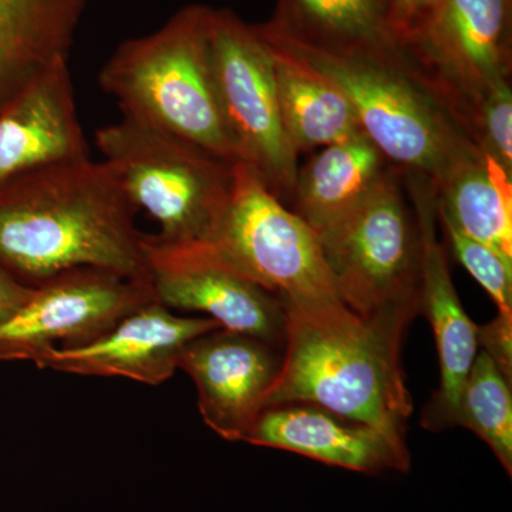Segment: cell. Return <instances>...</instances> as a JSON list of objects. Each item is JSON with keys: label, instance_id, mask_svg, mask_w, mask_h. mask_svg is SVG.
<instances>
[{"label": "cell", "instance_id": "1", "mask_svg": "<svg viewBox=\"0 0 512 512\" xmlns=\"http://www.w3.org/2000/svg\"><path fill=\"white\" fill-rule=\"evenodd\" d=\"M137 212L104 161L26 175L0 188V269L32 288L80 268L153 285Z\"/></svg>", "mask_w": 512, "mask_h": 512}, {"label": "cell", "instance_id": "2", "mask_svg": "<svg viewBox=\"0 0 512 512\" xmlns=\"http://www.w3.org/2000/svg\"><path fill=\"white\" fill-rule=\"evenodd\" d=\"M406 330L365 319L322 328L285 308L284 357L265 409L312 404L406 444L413 413L402 363Z\"/></svg>", "mask_w": 512, "mask_h": 512}, {"label": "cell", "instance_id": "3", "mask_svg": "<svg viewBox=\"0 0 512 512\" xmlns=\"http://www.w3.org/2000/svg\"><path fill=\"white\" fill-rule=\"evenodd\" d=\"M256 28L335 84L349 101L362 133L402 173L421 175L436 185L454 165L481 151L406 53L340 55L299 45L265 25Z\"/></svg>", "mask_w": 512, "mask_h": 512}, {"label": "cell", "instance_id": "4", "mask_svg": "<svg viewBox=\"0 0 512 512\" xmlns=\"http://www.w3.org/2000/svg\"><path fill=\"white\" fill-rule=\"evenodd\" d=\"M211 8L178 10L163 28L124 42L101 69V89L124 119L238 164L212 64Z\"/></svg>", "mask_w": 512, "mask_h": 512}, {"label": "cell", "instance_id": "5", "mask_svg": "<svg viewBox=\"0 0 512 512\" xmlns=\"http://www.w3.org/2000/svg\"><path fill=\"white\" fill-rule=\"evenodd\" d=\"M194 245L313 325L342 328L362 319L340 301L316 232L245 165H234V188L220 225L207 242Z\"/></svg>", "mask_w": 512, "mask_h": 512}, {"label": "cell", "instance_id": "6", "mask_svg": "<svg viewBox=\"0 0 512 512\" xmlns=\"http://www.w3.org/2000/svg\"><path fill=\"white\" fill-rule=\"evenodd\" d=\"M316 235L346 308L409 328L421 313V239L402 171L390 168L356 210Z\"/></svg>", "mask_w": 512, "mask_h": 512}, {"label": "cell", "instance_id": "7", "mask_svg": "<svg viewBox=\"0 0 512 512\" xmlns=\"http://www.w3.org/2000/svg\"><path fill=\"white\" fill-rule=\"evenodd\" d=\"M96 143L137 210L160 225L154 237L171 245L212 237L231 200L235 164L124 117L100 128Z\"/></svg>", "mask_w": 512, "mask_h": 512}, {"label": "cell", "instance_id": "8", "mask_svg": "<svg viewBox=\"0 0 512 512\" xmlns=\"http://www.w3.org/2000/svg\"><path fill=\"white\" fill-rule=\"evenodd\" d=\"M210 35L218 97L238 164L288 207L299 156L282 121L271 47L256 26L227 9H211Z\"/></svg>", "mask_w": 512, "mask_h": 512}, {"label": "cell", "instance_id": "9", "mask_svg": "<svg viewBox=\"0 0 512 512\" xmlns=\"http://www.w3.org/2000/svg\"><path fill=\"white\" fill-rule=\"evenodd\" d=\"M403 50L471 136L477 104L511 82L512 0H434Z\"/></svg>", "mask_w": 512, "mask_h": 512}, {"label": "cell", "instance_id": "10", "mask_svg": "<svg viewBox=\"0 0 512 512\" xmlns=\"http://www.w3.org/2000/svg\"><path fill=\"white\" fill-rule=\"evenodd\" d=\"M157 301L153 285L103 269L80 268L36 286L0 325V362H35L46 350L92 342L121 319Z\"/></svg>", "mask_w": 512, "mask_h": 512}, {"label": "cell", "instance_id": "11", "mask_svg": "<svg viewBox=\"0 0 512 512\" xmlns=\"http://www.w3.org/2000/svg\"><path fill=\"white\" fill-rule=\"evenodd\" d=\"M141 244L154 293L165 308L207 313L222 329L284 348L285 306L279 296L221 265L198 245L164 244L144 234Z\"/></svg>", "mask_w": 512, "mask_h": 512}, {"label": "cell", "instance_id": "12", "mask_svg": "<svg viewBox=\"0 0 512 512\" xmlns=\"http://www.w3.org/2000/svg\"><path fill=\"white\" fill-rule=\"evenodd\" d=\"M421 239V313L429 319L439 355L440 384L423 416L430 431L454 427L458 399L478 353V326L458 298L446 249L437 239L436 191L421 175L404 174Z\"/></svg>", "mask_w": 512, "mask_h": 512}, {"label": "cell", "instance_id": "13", "mask_svg": "<svg viewBox=\"0 0 512 512\" xmlns=\"http://www.w3.org/2000/svg\"><path fill=\"white\" fill-rule=\"evenodd\" d=\"M217 329V320L177 316L154 301L92 342L46 350L33 363L69 375L123 377L158 386L175 375L181 352L192 339Z\"/></svg>", "mask_w": 512, "mask_h": 512}, {"label": "cell", "instance_id": "14", "mask_svg": "<svg viewBox=\"0 0 512 512\" xmlns=\"http://www.w3.org/2000/svg\"><path fill=\"white\" fill-rule=\"evenodd\" d=\"M279 363L274 346L221 328L192 339L178 370L195 384L204 423L221 439L237 443L264 412Z\"/></svg>", "mask_w": 512, "mask_h": 512}, {"label": "cell", "instance_id": "15", "mask_svg": "<svg viewBox=\"0 0 512 512\" xmlns=\"http://www.w3.org/2000/svg\"><path fill=\"white\" fill-rule=\"evenodd\" d=\"M89 158L69 62L37 77L0 110V188L26 175Z\"/></svg>", "mask_w": 512, "mask_h": 512}, {"label": "cell", "instance_id": "16", "mask_svg": "<svg viewBox=\"0 0 512 512\" xmlns=\"http://www.w3.org/2000/svg\"><path fill=\"white\" fill-rule=\"evenodd\" d=\"M244 443L278 448L356 473H406L407 444L312 404H282L259 414Z\"/></svg>", "mask_w": 512, "mask_h": 512}, {"label": "cell", "instance_id": "17", "mask_svg": "<svg viewBox=\"0 0 512 512\" xmlns=\"http://www.w3.org/2000/svg\"><path fill=\"white\" fill-rule=\"evenodd\" d=\"M86 0H0V110L69 62Z\"/></svg>", "mask_w": 512, "mask_h": 512}, {"label": "cell", "instance_id": "18", "mask_svg": "<svg viewBox=\"0 0 512 512\" xmlns=\"http://www.w3.org/2000/svg\"><path fill=\"white\" fill-rule=\"evenodd\" d=\"M392 167L363 133L319 148L298 167L288 208L318 234L356 210Z\"/></svg>", "mask_w": 512, "mask_h": 512}, {"label": "cell", "instance_id": "19", "mask_svg": "<svg viewBox=\"0 0 512 512\" xmlns=\"http://www.w3.org/2000/svg\"><path fill=\"white\" fill-rule=\"evenodd\" d=\"M266 28L299 45L377 57L404 55L390 25L386 0H278Z\"/></svg>", "mask_w": 512, "mask_h": 512}, {"label": "cell", "instance_id": "20", "mask_svg": "<svg viewBox=\"0 0 512 512\" xmlns=\"http://www.w3.org/2000/svg\"><path fill=\"white\" fill-rule=\"evenodd\" d=\"M264 40L274 56L282 121L298 156L362 133L349 101L335 84L284 47Z\"/></svg>", "mask_w": 512, "mask_h": 512}, {"label": "cell", "instance_id": "21", "mask_svg": "<svg viewBox=\"0 0 512 512\" xmlns=\"http://www.w3.org/2000/svg\"><path fill=\"white\" fill-rule=\"evenodd\" d=\"M433 187L439 214L512 262V178L500 165L477 151Z\"/></svg>", "mask_w": 512, "mask_h": 512}, {"label": "cell", "instance_id": "22", "mask_svg": "<svg viewBox=\"0 0 512 512\" xmlns=\"http://www.w3.org/2000/svg\"><path fill=\"white\" fill-rule=\"evenodd\" d=\"M454 426L466 427L480 437L508 477L512 476L511 380L483 349L461 390Z\"/></svg>", "mask_w": 512, "mask_h": 512}, {"label": "cell", "instance_id": "23", "mask_svg": "<svg viewBox=\"0 0 512 512\" xmlns=\"http://www.w3.org/2000/svg\"><path fill=\"white\" fill-rule=\"evenodd\" d=\"M437 221L446 232L458 262L493 299L498 316L512 322V262H508L487 245L468 237L439 212Z\"/></svg>", "mask_w": 512, "mask_h": 512}, {"label": "cell", "instance_id": "24", "mask_svg": "<svg viewBox=\"0 0 512 512\" xmlns=\"http://www.w3.org/2000/svg\"><path fill=\"white\" fill-rule=\"evenodd\" d=\"M470 131L478 148L512 178V87L511 82L494 87L477 104Z\"/></svg>", "mask_w": 512, "mask_h": 512}, {"label": "cell", "instance_id": "25", "mask_svg": "<svg viewBox=\"0 0 512 512\" xmlns=\"http://www.w3.org/2000/svg\"><path fill=\"white\" fill-rule=\"evenodd\" d=\"M478 346L493 357L501 372L512 379V322L495 316L487 325L478 326Z\"/></svg>", "mask_w": 512, "mask_h": 512}, {"label": "cell", "instance_id": "26", "mask_svg": "<svg viewBox=\"0 0 512 512\" xmlns=\"http://www.w3.org/2000/svg\"><path fill=\"white\" fill-rule=\"evenodd\" d=\"M433 3L434 0H386L390 25L402 47L419 29Z\"/></svg>", "mask_w": 512, "mask_h": 512}, {"label": "cell", "instance_id": "27", "mask_svg": "<svg viewBox=\"0 0 512 512\" xmlns=\"http://www.w3.org/2000/svg\"><path fill=\"white\" fill-rule=\"evenodd\" d=\"M35 288L19 282L0 269V325L12 318L29 301Z\"/></svg>", "mask_w": 512, "mask_h": 512}]
</instances>
